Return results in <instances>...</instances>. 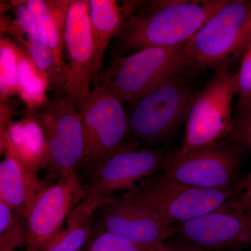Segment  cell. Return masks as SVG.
<instances>
[{
  "mask_svg": "<svg viewBox=\"0 0 251 251\" xmlns=\"http://www.w3.org/2000/svg\"><path fill=\"white\" fill-rule=\"evenodd\" d=\"M16 20L9 27L10 34L16 39H27L40 41L31 20L26 1L16 4Z\"/></svg>",
  "mask_w": 251,
  "mask_h": 251,
  "instance_id": "obj_25",
  "label": "cell"
},
{
  "mask_svg": "<svg viewBox=\"0 0 251 251\" xmlns=\"http://www.w3.org/2000/svg\"><path fill=\"white\" fill-rule=\"evenodd\" d=\"M77 109L85 146L82 168L88 176L114 153L126 148H139L130 141L128 117L122 102L108 89L95 84Z\"/></svg>",
  "mask_w": 251,
  "mask_h": 251,
  "instance_id": "obj_5",
  "label": "cell"
},
{
  "mask_svg": "<svg viewBox=\"0 0 251 251\" xmlns=\"http://www.w3.org/2000/svg\"><path fill=\"white\" fill-rule=\"evenodd\" d=\"M1 100L18 94L17 46L8 38L0 41Z\"/></svg>",
  "mask_w": 251,
  "mask_h": 251,
  "instance_id": "obj_21",
  "label": "cell"
},
{
  "mask_svg": "<svg viewBox=\"0 0 251 251\" xmlns=\"http://www.w3.org/2000/svg\"><path fill=\"white\" fill-rule=\"evenodd\" d=\"M245 146L231 139L219 140L173 160L164 175L184 184L224 189L237 182Z\"/></svg>",
  "mask_w": 251,
  "mask_h": 251,
  "instance_id": "obj_10",
  "label": "cell"
},
{
  "mask_svg": "<svg viewBox=\"0 0 251 251\" xmlns=\"http://www.w3.org/2000/svg\"><path fill=\"white\" fill-rule=\"evenodd\" d=\"M72 0H28L26 4L39 39L53 54L64 74V29Z\"/></svg>",
  "mask_w": 251,
  "mask_h": 251,
  "instance_id": "obj_17",
  "label": "cell"
},
{
  "mask_svg": "<svg viewBox=\"0 0 251 251\" xmlns=\"http://www.w3.org/2000/svg\"><path fill=\"white\" fill-rule=\"evenodd\" d=\"M84 198L83 183L77 171L69 172L45 188L28 214L25 249L42 251L64 229V223Z\"/></svg>",
  "mask_w": 251,
  "mask_h": 251,
  "instance_id": "obj_12",
  "label": "cell"
},
{
  "mask_svg": "<svg viewBox=\"0 0 251 251\" xmlns=\"http://www.w3.org/2000/svg\"><path fill=\"white\" fill-rule=\"evenodd\" d=\"M236 184L209 189L180 182L164 174L155 175L119 198L149 206L174 227L218 210L233 194Z\"/></svg>",
  "mask_w": 251,
  "mask_h": 251,
  "instance_id": "obj_4",
  "label": "cell"
},
{
  "mask_svg": "<svg viewBox=\"0 0 251 251\" xmlns=\"http://www.w3.org/2000/svg\"><path fill=\"white\" fill-rule=\"evenodd\" d=\"M186 43L150 48L126 56L112 54L111 65L100 73L96 84L108 89L122 103H135L173 77L186 74Z\"/></svg>",
  "mask_w": 251,
  "mask_h": 251,
  "instance_id": "obj_3",
  "label": "cell"
},
{
  "mask_svg": "<svg viewBox=\"0 0 251 251\" xmlns=\"http://www.w3.org/2000/svg\"><path fill=\"white\" fill-rule=\"evenodd\" d=\"M115 196H87L72 211L66 227L42 251H82L93 233L94 216Z\"/></svg>",
  "mask_w": 251,
  "mask_h": 251,
  "instance_id": "obj_19",
  "label": "cell"
},
{
  "mask_svg": "<svg viewBox=\"0 0 251 251\" xmlns=\"http://www.w3.org/2000/svg\"><path fill=\"white\" fill-rule=\"evenodd\" d=\"M52 181L41 179L11 155L5 153L0 163V201L6 203L15 215L27 221L33 204Z\"/></svg>",
  "mask_w": 251,
  "mask_h": 251,
  "instance_id": "obj_15",
  "label": "cell"
},
{
  "mask_svg": "<svg viewBox=\"0 0 251 251\" xmlns=\"http://www.w3.org/2000/svg\"><path fill=\"white\" fill-rule=\"evenodd\" d=\"M26 238L27 221L16 216L11 226L0 232V251H15L16 248L25 246Z\"/></svg>",
  "mask_w": 251,
  "mask_h": 251,
  "instance_id": "obj_26",
  "label": "cell"
},
{
  "mask_svg": "<svg viewBox=\"0 0 251 251\" xmlns=\"http://www.w3.org/2000/svg\"><path fill=\"white\" fill-rule=\"evenodd\" d=\"M239 143H242L245 147L250 148L251 150V135L244 137L242 139L239 140Z\"/></svg>",
  "mask_w": 251,
  "mask_h": 251,
  "instance_id": "obj_30",
  "label": "cell"
},
{
  "mask_svg": "<svg viewBox=\"0 0 251 251\" xmlns=\"http://www.w3.org/2000/svg\"><path fill=\"white\" fill-rule=\"evenodd\" d=\"M156 251H209L199 246L195 245L184 240L166 242Z\"/></svg>",
  "mask_w": 251,
  "mask_h": 251,
  "instance_id": "obj_29",
  "label": "cell"
},
{
  "mask_svg": "<svg viewBox=\"0 0 251 251\" xmlns=\"http://www.w3.org/2000/svg\"><path fill=\"white\" fill-rule=\"evenodd\" d=\"M17 46L18 94L32 110L45 105L49 99L46 92L50 87L49 81L36 69L34 63L21 46Z\"/></svg>",
  "mask_w": 251,
  "mask_h": 251,
  "instance_id": "obj_20",
  "label": "cell"
},
{
  "mask_svg": "<svg viewBox=\"0 0 251 251\" xmlns=\"http://www.w3.org/2000/svg\"><path fill=\"white\" fill-rule=\"evenodd\" d=\"M64 87L62 95L78 106L91 93L94 45L89 1L72 0L64 29Z\"/></svg>",
  "mask_w": 251,
  "mask_h": 251,
  "instance_id": "obj_11",
  "label": "cell"
},
{
  "mask_svg": "<svg viewBox=\"0 0 251 251\" xmlns=\"http://www.w3.org/2000/svg\"><path fill=\"white\" fill-rule=\"evenodd\" d=\"M220 209L251 216V173L246 177L239 178L233 194Z\"/></svg>",
  "mask_w": 251,
  "mask_h": 251,
  "instance_id": "obj_23",
  "label": "cell"
},
{
  "mask_svg": "<svg viewBox=\"0 0 251 251\" xmlns=\"http://www.w3.org/2000/svg\"><path fill=\"white\" fill-rule=\"evenodd\" d=\"M82 251H139L133 244L99 227Z\"/></svg>",
  "mask_w": 251,
  "mask_h": 251,
  "instance_id": "obj_22",
  "label": "cell"
},
{
  "mask_svg": "<svg viewBox=\"0 0 251 251\" xmlns=\"http://www.w3.org/2000/svg\"><path fill=\"white\" fill-rule=\"evenodd\" d=\"M185 242L216 251H241L251 248V216L218 209L174 226Z\"/></svg>",
  "mask_w": 251,
  "mask_h": 251,
  "instance_id": "obj_14",
  "label": "cell"
},
{
  "mask_svg": "<svg viewBox=\"0 0 251 251\" xmlns=\"http://www.w3.org/2000/svg\"><path fill=\"white\" fill-rule=\"evenodd\" d=\"M140 3V1L89 0L94 45L95 80L101 69L104 54L109 43L118 36L126 20L136 9Z\"/></svg>",
  "mask_w": 251,
  "mask_h": 251,
  "instance_id": "obj_16",
  "label": "cell"
},
{
  "mask_svg": "<svg viewBox=\"0 0 251 251\" xmlns=\"http://www.w3.org/2000/svg\"><path fill=\"white\" fill-rule=\"evenodd\" d=\"M176 153V150L163 146L152 150L126 148L114 153L102 162L83 184L85 197L94 195L110 197L116 191H132L158 172L166 171Z\"/></svg>",
  "mask_w": 251,
  "mask_h": 251,
  "instance_id": "obj_9",
  "label": "cell"
},
{
  "mask_svg": "<svg viewBox=\"0 0 251 251\" xmlns=\"http://www.w3.org/2000/svg\"><path fill=\"white\" fill-rule=\"evenodd\" d=\"M237 94V74L227 69L216 71L193 100L186 120L184 140L174 160L206 145L228 139L234 128L232 104Z\"/></svg>",
  "mask_w": 251,
  "mask_h": 251,
  "instance_id": "obj_7",
  "label": "cell"
},
{
  "mask_svg": "<svg viewBox=\"0 0 251 251\" xmlns=\"http://www.w3.org/2000/svg\"><path fill=\"white\" fill-rule=\"evenodd\" d=\"M251 135V104L239 112L234 119V128L229 139L239 141L244 137Z\"/></svg>",
  "mask_w": 251,
  "mask_h": 251,
  "instance_id": "obj_27",
  "label": "cell"
},
{
  "mask_svg": "<svg viewBox=\"0 0 251 251\" xmlns=\"http://www.w3.org/2000/svg\"><path fill=\"white\" fill-rule=\"evenodd\" d=\"M238 112L251 104V43L241 62L237 73Z\"/></svg>",
  "mask_w": 251,
  "mask_h": 251,
  "instance_id": "obj_24",
  "label": "cell"
},
{
  "mask_svg": "<svg viewBox=\"0 0 251 251\" xmlns=\"http://www.w3.org/2000/svg\"><path fill=\"white\" fill-rule=\"evenodd\" d=\"M14 112L12 108L6 103V100H1V121H0V148L1 153H5L6 149L8 133L13 122Z\"/></svg>",
  "mask_w": 251,
  "mask_h": 251,
  "instance_id": "obj_28",
  "label": "cell"
},
{
  "mask_svg": "<svg viewBox=\"0 0 251 251\" xmlns=\"http://www.w3.org/2000/svg\"><path fill=\"white\" fill-rule=\"evenodd\" d=\"M226 0L140 1L117 36L119 47L138 52L185 44L221 9Z\"/></svg>",
  "mask_w": 251,
  "mask_h": 251,
  "instance_id": "obj_1",
  "label": "cell"
},
{
  "mask_svg": "<svg viewBox=\"0 0 251 251\" xmlns=\"http://www.w3.org/2000/svg\"><path fill=\"white\" fill-rule=\"evenodd\" d=\"M197 94L178 75L131 103L126 112L130 141L149 148L166 139L186 122Z\"/></svg>",
  "mask_w": 251,
  "mask_h": 251,
  "instance_id": "obj_6",
  "label": "cell"
},
{
  "mask_svg": "<svg viewBox=\"0 0 251 251\" xmlns=\"http://www.w3.org/2000/svg\"><path fill=\"white\" fill-rule=\"evenodd\" d=\"M4 153L14 156L37 174L47 167L49 155L44 131L30 114L27 113V116L10 127Z\"/></svg>",
  "mask_w": 251,
  "mask_h": 251,
  "instance_id": "obj_18",
  "label": "cell"
},
{
  "mask_svg": "<svg viewBox=\"0 0 251 251\" xmlns=\"http://www.w3.org/2000/svg\"><path fill=\"white\" fill-rule=\"evenodd\" d=\"M100 227L133 244L139 251H156L176 235L174 227L167 224L151 208L115 198L97 211Z\"/></svg>",
  "mask_w": 251,
  "mask_h": 251,
  "instance_id": "obj_13",
  "label": "cell"
},
{
  "mask_svg": "<svg viewBox=\"0 0 251 251\" xmlns=\"http://www.w3.org/2000/svg\"><path fill=\"white\" fill-rule=\"evenodd\" d=\"M23 251H34L29 250V249H25V250Z\"/></svg>",
  "mask_w": 251,
  "mask_h": 251,
  "instance_id": "obj_31",
  "label": "cell"
},
{
  "mask_svg": "<svg viewBox=\"0 0 251 251\" xmlns=\"http://www.w3.org/2000/svg\"><path fill=\"white\" fill-rule=\"evenodd\" d=\"M41 125L45 136L51 181L82 168L85 146L83 130L76 104L62 94L40 107L27 110Z\"/></svg>",
  "mask_w": 251,
  "mask_h": 251,
  "instance_id": "obj_8",
  "label": "cell"
},
{
  "mask_svg": "<svg viewBox=\"0 0 251 251\" xmlns=\"http://www.w3.org/2000/svg\"><path fill=\"white\" fill-rule=\"evenodd\" d=\"M251 43V0H226L224 6L186 43V74L226 69L242 59Z\"/></svg>",
  "mask_w": 251,
  "mask_h": 251,
  "instance_id": "obj_2",
  "label": "cell"
}]
</instances>
